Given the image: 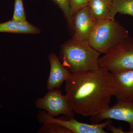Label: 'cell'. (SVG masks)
I'll use <instances>...</instances> for the list:
<instances>
[{"label": "cell", "mask_w": 133, "mask_h": 133, "mask_svg": "<svg viewBox=\"0 0 133 133\" xmlns=\"http://www.w3.org/2000/svg\"><path fill=\"white\" fill-rule=\"evenodd\" d=\"M131 102V103H132V104L133 105V99L132 100V101H130Z\"/></svg>", "instance_id": "d6986e66"}, {"label": "cell", "mask_w": 133, "mask_h": 133, "mask_svg": "<svg viewBox=\"0 0 133 133\" xmlns=\"http://www.w3.org/2000/svg\"><path fill=\"white\" fill-rule=\"evenodd\" d=\"M97 22L88 6L79 10L72 18L71 28L74 31L72 38L79 41H88Z\"/></svg>", "instance_id": "ba28073f"}, {"label": "cell", "mask_w": 133, "mask_h": 133, "mask_svg": "<svg viewBox=\"0 0 133 133\" xmlns=\"http://www.w3.org/2000/svg\"><path fill=\"white\" fill-rule=\"evenodd\" d=\"M106 128H107V129L113 133H126V132L124 131V129L122 127L116 128L113 125H112V122L108 124Z\"/></svg>", "instance_id": "ac0fdd59"}, {"label": "cell", "mask_w": 133, "mask_h": 133, "mask_svg": "<svg viewBox=\"0 0 133 133\" xmlns=\"http://www.w3.org/2000/svg\"><path fill=\"white\" fill-rule=\"evenodd\" d=\"M5 32L17 34H38L41 30L27 21L21 22L12 20L0 23V33Z\"/></svg>", "instance_id": "8fae6325"}, {"label": "cell", "mask_w": 133, "mask_h": 133, "mask_svg": "<svg viewBox=\"0 0 133 133\" xmlns=\"http://www.w3.org/2000/svg\"><path fill=\"white\" fill-rule=\"evenodd\" d=\"M37 118L40 123L58 124L68 129L72 133H107L104 129L112 122L110 119H107L103 123L88 124L80 122L74 118L69 119L65 116L53 118L49 115L45 111L42 109L38 112Z\"/></svg>", "instance_id": "5b68a950"}, {"label": "cell", "mask_w": 133, "mask_h": 133, "mask_svg": "<svg viewBox=\"0 0 133 133\" xmlns=\"http://www.w3.org/2000/svg\"><path fill=\"white\" fill-rule=\"evenodd\" d=\"M12 19L18 21H26L23 0H15L14 9Z\"/></svg>", "instance_id": "9a60e30c"}, {"label": "cell", "mask_w": 133, "mask_h": 133, "mask_svg": "<svg viewBox=\"0 0 133 133\" xmlns=\"http://www.w3.org/2000/svg\"><path fill=\"white\" fill-rule=\"evenodd\" d=\"M112 0H89L88 7L97 22L111 18Z\"/></svg>", "instance_id": "7c38bea8"}, {"label": "cell", "mask_w": 133, "mask_h": 133, "mask_svg": "<svg viewBox=\"0 0 133 133\" xmlns=\"http://www.w3.org/2000/svg\"><path fill=\"white\" fill-rule=\"evenodd\" d=\"M59 53L62 64L71 74L100 68L98 60L101 53L88 41L72 38L61 45Z\"/></svg>", "instance_id": "7a4b0ae2"}, {"label": "cell", "mask_w": 133, "mask_h": 133, "mask_svg": "<svg viewBox=\"0 0 133 133\" xmlns=\"http://www.w3.org/2000/svg\"><path fill=\"white\" fill-rule=\"evenodd\" d=\"M118 13L133 17V0H112L110 19L115 20Z\"/></svg>", "instance_id": "4fadbf2b"}, {"label": "cell", "mask_w": 133, "mask_h": 133, "mask_svg": "<svg viewBox=\"0 0 133 133\" xmlns=\"http://www.w3.org/2000/svg\"><path fill=\"white\" fill-rule=\"evenodd\" d=\"M65 86L70 108L76 114L90 117L108 108L115 89L113 75L102 67L71 74Z\"/></svg>", "instance_id": "6da1fadb"}, {"label": "cell", "mask_w": 133, "mask_h": 133, "mask_svg": "<svg viewBox=\"0 0 133 133\" xmlns=\"http://www.w3.org/2000/svg\"><path fill=\"white\" fill-rule=\"evenodd\" d=\"M38 133H72L64 127L54 123H45L37 131Z\"/></svg>", "instance_id": "5bb4252c"}, {"label": "cell", "mask_w": 133, "mask_h": 133, "mask_svg": "<svg viewBox=\"0 0 133 133\" xmlns=\"http://www.w3.org/2000/svg\"><path fill=\"white\" fill-rule=\"evenodd\" d=\"M62 10L69 25L71 28L72 16L71 14L69 0H50Z\"/></svg>", "instance_id": "2e32d148"}, {"label": "cell", "mask_w": 133, "mask_h": 133, "mask_svg": "<svg viewBox=\"0 0 133 133\" xmlns=\"http://www.w3.org/2000/svg\"><path fill=\"white\" fill-rule=\"evenodd\" d=\"M35 103L37 108L44 110L53 118L63 114L69 119L74 118L76 114L69 107L65 95L59 89L48 90L43 97L38 98Z\"/></svg>", "instance_id": "8992f818"}, {"label": "cell", "mask_w": 133, "mask_h": 133, "mask_svg": "<svg viewBox=\"0 0 133 133\" xmlns=\"http://www.w3.org/2000/svg\"><path fill=\"white\" fill-rule=\"evenodd\" d=\"M112 74L115 86L113 96L117 100L131 101L133 99V70Z\"/></svg>", "instance_id": "30bf717a"}, {"label": "cell", "mask_w": 133, "mask_h": 133, "mask_svg": "<svg viewBox=\"0 0 133 133\" xmlns=\"http://www.w3.org/2000/svg\"><path fill=\"white\" fill-rule=\"evenodd\" d=\"M89 0H69V5L72 16L84 8L88 6Z\"/></svg>", "instance_id": "e0dca14e"}, {"label": "cell", "mask_w": 133, "mask_h": 133, "mask_svg": "<svg viewBox=\"0 0 133 133\" xmlns=\"http://www.w3.org/2000/svg\"><path fill=\"white\" fill-rule=\"evenodd\" d=\"M100 67L112 73L133 70V38L127 37L98 60Z\"/></svg>", "instance_id": "277c9868"}, {"label": "cell", "mask_w": 133, "mask_h": 133, "mask_svg": "<svg viewBox=\"0 0 133 133\" xmlns=\"http://www.w3.org/2000/svg\"><path fill=\"white\" fill-rule=\"evenodd\" d=\"M105 119H115L124 121L129 125V131L126 133H133V105L131 102L117 100L113 106H109L104 111L90 117L91 122L98 124Z\"/></svg>", "instance_id": "52a82bcc"}, {"label": "cell", "mask_w": 133, "mask_h": 133, "mask_svg": "<svg viewBox=\"0 0 133 133\" xmlns=\"http://www.w3.org/2000/svg\"><path fill=\"white\" fill-rule=\"evenodd\" d=\"M48 59L50 71L47 82V89L48 90L59 89L71 73L63 66L59 58L54 52L49 54Z\"/></svg>", "instance_id": "9c48e42d"}, {"label": "cell", "mask_w": 133, "mask_h": 133, "mask_svg": "<svg viewBox=\"0 0 133 133\" xmlns=\"http://www.w3.org/2000/svg\"><path fill=\"white\" fill-rule=\"evenodd\" d=\"M129 36L128 31L118 22L105 19L97 22L88 42L96 50L105 54Z\"/></svg>", "instance_id": "3957f363"}]
</instances>
